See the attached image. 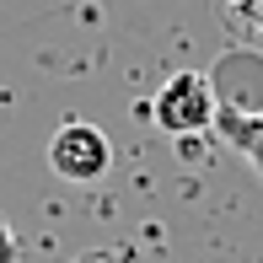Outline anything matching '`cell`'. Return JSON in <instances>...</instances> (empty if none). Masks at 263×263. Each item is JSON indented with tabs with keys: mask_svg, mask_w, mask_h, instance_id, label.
I'll return each mask as SVG.
<instances>
[{
	"mask_svg": "<svg viewBox=\"0 0 263 263\" xmlns=\"http://www.w3.org/2000/svg\"><path fill=\"white\" fill-rule=\"evenodd\" d=\"M220 113H263V54L236 43L204 70Z\"/></svg>",
	"mask_w": 263,
	"mask_h": 263,
	"instance_id": "7a4b0ae2",
	"label": "cell"
},
{
	"mask_svg": "<svg viewBox=\"0 0 263 263\" xmlns=\"http://www.w3.org/2000/svg\"><path fill=\"white\" fill-rule=\"evenodd\" d=\"M210 6H215L220 27L231 32L236 43H247V49L263 43V0H210Z\"/></svg>",
	"mask_w": 263,
	"mask_h": 263,
	"instance_id": "5b68a950",
	"label": "cell"
},
{
	"mask_svg": "<svg viewBox=\"0 0 263 263\" xmlns=\"http://www.w3.org/2000/svg\"><path fill=\"white\" fill-rule=\"evenodd\" d=\"M49 166L65 183H97V177L113 166V145H107V135L97 124H65L59 135L49 140Z\"/></svg>",
	"mask_w": 263,
	"mask_h": 263,
	"instance_id": "3957f363",
	"label": "cell"
},
{
	"mask_svg": "<svg viewBox=\"0 0 263 263\" xmlns=\"http://www.w3.org/2000/svg\"><path fill=\"white\" fill-rule=\"evenodd\" d=\"M215 129L231 151H242V161L263 177V113H220L215 107Z\"/></svg>",
	"mask_w": 263,
	"mask_h": 263,
	"instance_id": "277c9868",
	"label": "cell"
},
{
	"mask_svg": "<svg viewBox=\"0 0 263 263\" xmlns=\"http://www.w3.org/2000/svg\"><path fill=\"white\" fill-rule=\"evenodd\" d=\"M151 118L166 135H204L215 129V91L204 70H177L161 81V91L151 97Z\"/></svg>",
	"mask_w": 263,
	"mask_h": 263,
	"instance_id": "6da1fadb",
	"label": "cell"
}]
</instances>
